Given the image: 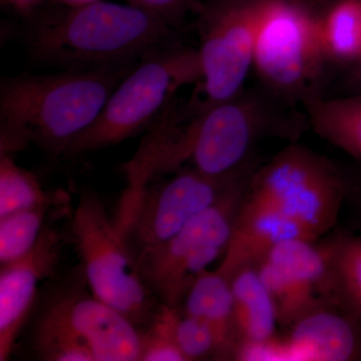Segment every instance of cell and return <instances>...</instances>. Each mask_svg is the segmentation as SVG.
<instances>
[{"mask_svg": "<svg viewBox=\"0 0 361 361\" xmlns=\"http://www.w3.org/2000/svg\"><path fill=\"white\" fill-rule=\"evenodd\" d=\"M134 66L6 78L0 87V154L13 155L33 144L63 155Z\"/></svg>", "mask_w": 361, "mask_h": 361, "instance_id": "obj_1", "label": "cell"}, {"mask_svg": "<svg viewBox=\"0 0 361 361\" xmlns=\"http://www.w3.org/2000/svg\"><path fill=\"white\" fill-rule=\"evenodd\" d=\"M65 7L26 28V49L35 61L66 70L129 65L172 39L171 26L130 4Z\"/></svg>", "mask_w": 361, "mask_h": 361, "instance_id": "obj_2", "label": "cell"}, {"mask_svg": "<svg viewBox=\"0 0 361 361\" xmlns=\"http://www.w3.org/2000/svg\"><path fill=\"white\" fill-rule=\"evenodd\" d=\"M306 123L305 114L279 101L262 87H244L226 101L197 106L183 125L179 149L183 164L204 174L223 177L250 167L254 149L268 137L295 141Z\"/></svg>", "mask_w": 361, "mask_h": 361, "instance_id": "obj_3", "label": "cell"}, {"mask_svg": "<svg viewBox=\"0 0 361 361\" xmlns=\"http://www.w3.org/2000/svg\"><path fill=\"white\" fill-rule=\"evenodd\" d=\"M199 80L196 49L169 45L144 56L116 85L97 120L71 142L63 155H85L129 139L154 125L180 87Z\"/></svg>", "mask_w": 361, "mask_h": 361, "instance_id": "obj_4", "label": "cell"}, {"mask_svg": "<svg viewBox=\"0 0 361 361\" xmlns=\"http://www.w3.org/2000/svg\"><path fill=\"white\" fill-rule=\"evenodd\" d=\"M329 63L319 11L302 0H266L253 59L260 87L289 106L303 104L322 96Z\"/></svg>", "mask_w": 361, "mask_h": 361, "instance_id": "obj_5", "label": "cell"}, {"mask_svg": "<svg viewBox=\"0 0 361 361\" xmlns=\"http://www.w3.org/2000/svg\"><path fill=\"white\" fill-rule=\"evenodd\" d=\"M348 192V182L332 161L292 142L252 173L245 195L276 209L317 239L336 225Z\"/></svg>", "mask_w": 361, "mask_h": 361, "instance_id": "obj_6", "label": "cell"}, {"mask_svg": "<svg viewBox=\"0 0 361 361\" xmlns=\"http://www.w3.org/2000/svg\"><path fill=\"white\" fill-rule=\"evenodd\" d=\"M251 175L172 238L135 255L140 276L164 305L178 310L197 278L225 253Z\"/></svg>", "mask_w": 361, "mask_h": 361, "instance_id": "obj_7", "label": "cell"}, {"mask_svg": "<svg viewBox=\"0 0 361 361\" xmlns=\"http://www.w3.org/2000/svg\"><path fill=\"white\" fill-rule=\"evenodd\" d=\"M71 233L92 293L133 322L144 319L151 310V292L115 221L92 192L80 194Z\"/></svg>", "mask_w": 361, "mask_h": 361, "instance_id": "obj_8", "label": "cell"}, {"mask_svg": "<svg viewBox=\"0 0 361 361\" xmlns=\"http://www.w3.org/2000/svg\"><path fill=\"white\" fill-rule=\"evenodd\" d=\"M266 0H209L199 7L198 106L226 101L245 87Z\"/></svg>", "mask_w": 361, "mask_h": 361, "instance_id": "obj_9", "label": "cell"}, {"mask_svg": "<svg viewBox=\"0 0 361 361\" xmlns=\"http://www.w3.org/2000/svg\"><path fill=\"white\" fill-rule=\"evenodd\" d=\"M251 173L249 167L216 177L193 168L180 169L168 179L152 180L129 212L114 221L135 258L145 249L172 238Z\"/></svg>", "mask_w": 361, "mask_h": 361, "instance_id": "obj_10", "label": "cell"}, {"mask_svg": "<svg viewBox=\"0 0 361 361\" xmlns=\"http://www.w3.org/2000/svg\"><path fill=\"white\" fill-rule=\"evenodd\" d=\"M35 336L75 342L89 349L94 361L141 358L142 334L134 322L94 294L54 297L40 315Z\"/></svg>", "mask_w": 361, "mask_h": 361, "instance_id": "obj_11", "label": "cell"}, {"mask_svg": "<svg viewBox=\"0 0 361 361\" xmlns=\"http://www.w3.org/2000/svg\"><path fill=\"white\" fill-rule=\"evenodd\" d=\"M256 269L282 324H292L322 308L315 291L327 290V258L312 242L291 239L273 247Z\"/></svg>", "mask_w": 361, "mask_h": 361, "instance_id": "obj_12", "label": "cell"}, {"mask_svg": "<svg viewBox=\"0 0 361 361\" xmlns=\"http://www.w3.org/2000/svg\"><path fill=\"white\" fill-rule=\"evenodd\" d=\"M61 235L44 227L32 250L0 271V360L6 361L32 310L39 285L56 269Z\"/></svg>", "mask_w": 361, "mask_h": 361, "instance_id": "obj_13", "label": "cell"}, {"mask_svg": "<svg viewBox=\"0 0 361 361\" xmlns=\"http://www.w3.org/2000/svg\"><path fill=\"white\" fill-rule=\"evenodd\" d=\"M291 239L316 240L295 221L244 194L234 220L231 238L217 271L231 281L238 271L256 267L273 247Z\"/></svg>", "mask_w": 361, "mask_h": 361, "instance_id": "obj_14", "label": "cell"}, {"mask_svg": "<svg viewBox=\"0 0 361 361\" xmlns=\"http://www.w3.org/2000/svg\"><path fill=\"white\" fill-rule=\"evenodd\" d=\"M290 360H361V324L330 310H317L297 320L284 341Z\"/></svg>", "mask_w": 361, "mask_h": 361, "instance_id": "obj_15", "label": "cell"}, {"mask_svg": "<svg viewBox=\"0 0 361 361\" xmlns=\"http://www.w3.org/2000/svg\"><path fill=\"white\" fill-rule=\"evenodd\" d=\"M185 314L206 322L216 339V355H234L238 334L234 319L231 282L217 270L204 271L185 298Z\"/></svg>", "mask_w": 361, "mask_h": 361, "instance_id": "obj_16", "label": "cell"}, {"mask_svg": "<svg viewBox=\"0 0 361 361\" xmlns=\"http://www.w3.org/2000/svg\"><path fill=\"white\" fill-rule=\"evenodd\" d=\"M230 282L238 345L242 342H263L273 338L278 322L276 306L256 267L243 268Z\"/></svg>", "mask_w": 361, "mask_h": 361, "instance_id": "obj_17", "label": "cell"}, {"mask_svg": "<svg viewBox=\"0 0 361 361\" xmlns=\"http://www.w3.org/2000/svg\"><path fill=\"white\" fill-rule=\"evenodd\" d=\"M316 135L361 163V92L353 96H318L302 104Z\"/></svg>", "mask_w": 361, "mask_h": 361, "instance_id": "obj_18", "label": "cell"}, {"mask_svg": "<svg viewBox=\"0 0 361 361\" xmlns=\"http://www.w3.org/2000/svg\"><path fill=\"white\" fill-rule=\"evenodd\" d=\"M319 20L330 63L351 66L361 61V0H330Z\"/></svg>", "mask_w": 361, "mask_h": 361, "instance_id": "obj_19", "label": "cell"}, {"mask_svg": "<svg viewBox=\"0 0 361 361\" xmlns=\"http://www.w3.org/2000/svg\"><path fill=\"white\" fill-rule=\"evenodd\" d=\"M327 258V291L361 324V237H342L322 247Z\"/></svg>", "mask_w": 361, "mask_h": 361, "instance_id": "obj_20", "label": "cell"}, {"mask_svg": "<svg viewBox=\"0 0 361 361\" xmlns=\"http://www.w3.org/2000/svg\"><path fill=\"white\" fill-rule=\"evenodd\" d=\"M30 171L14 161L13 155L0 154V218L26 209L56 204Z\"/></svg>", "mask_w": 361, "mask_h": 361, "instance_id": "obj_21", "label": "cell"}, {"mask_svg": "<svg viewBox=\"0 0 361 361\" xmlns=\"http://www.w3.org/2000/svg\"><path fill=\"white\" fill-rule=\"evenodd\" d=\"M54 204L18 211L0 218V263L13 262L32 250L44 229V218Z\"/></svg>", "mask_w": 361, "mask_h": 361, "instance_id": "obj_22", "label": "cell"}, {"mask_svg": "<svg viewBox=\"0 0 361 361\" xmlns=\"http://www.w3.org/2000/svg\"><path fill=\"white\" fill-rule=\"evenodd\" d=\"M178 310L161 306L151 327L142 334V361H187L175 337Z\"/></svg>", "mask_w": 361, "mask_h": 361, "instance_id": "obj_23", "label": "cell"}, {"mask_svg": "<svg viewBox=\"0 0 361 361\" xmlns=\"http://www.w3.org/2000/svg\"><path fill=\"white\" fill-rule=\"evenodd\" d=\"M175 337L187 360H197L216 353V339L211 327L199 318L179 313L176 317Z\"/></svg>", "mask_w": 361, "mask_h": 361, "instance_id": "obj_24", "label": "cell"}, {"mask_svg": "<svg viewBox=\"0 0 361 361\" xmlns=\"http://www.w3.org/2000/svg\"><path fill=\"white\" fill-rule=\"evenodd\" d=\"M201 0H130V4L139 7L174 28L184 20L188 13L199 9Z\"/></svg>", "mask_w": 361, "mask_h": 361, "instance_id": "obj_25", "label": "cell"}, {"mask_svg": "<svg viewBox=\"0 0 361 361\" xmlns=\"http://www.w3.org/2000/svg\"><path fill=\"white\" fill-rule=\"evenodd\" d=\"M4 1L20 13H28L35 11L42 0H4Z\"/></svg>", "mask_w": 361, "mask_h": 361, "instance_id": "obj_26", "label": "cell"}, {"mask_svg": "<svg viewBox=\"0 0 361 361\" xmlns=\"http://www.w3.org/2000/svg\"><path fill=\"white\" fill-rule=\"evenodd\" d=\"M350 68H353V71H351L353 82L361 89V61L355 65L351 66Z\"/></svg>", "mask_w": 361, "mask_h": 361, "instance_id": "obj_27", "label": "cell"}, {"mask_svg": "<svg viewBox=\"0 0 361 361\" xmlns=\"http://www.w3.org/2000/svg\"><path fill=\"white\" fill-rule=\"evenodd\" d=\"M58 1L65 6H80L92 4V2L101 1V0H58Z\"/></svg>", "mask_w": 361, "mask_h": 361, "instance_id": "obj_28", "label": "cell"}, {"mask_svg": "<svg viewBox=\"0 0 361 361\" xmlns=\"http://www.w3.org/2000/svg\"><path fill=\"white\" fill-rule=\"evenodd\" d=\"M357 197H358V198H360V203H361V188H360V190H358Z\"/></svg>", "mask_w": 361, "mask_h": 361, "instance_id": "obj_29", "label": "cell"}]
</instances>
